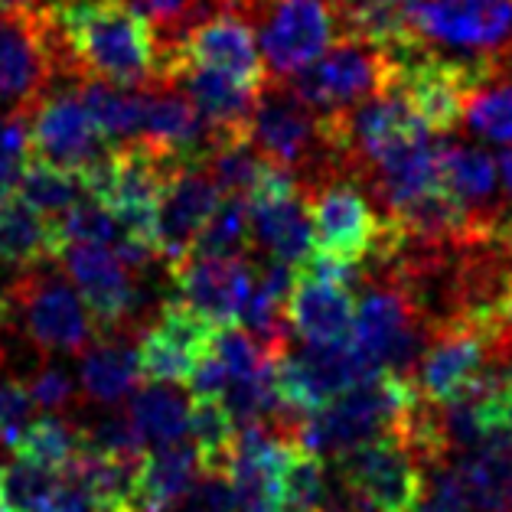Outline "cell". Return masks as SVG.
Returning <instances> with one entry per match:
<instances>
[{
  "instance_id": "25",
  "label": "cell",
  "mask_w": 512,
  "mask_h": 512,
  "mask_svg": "<svg viewBox=\"0 0 512 512\" xmlns=\"http://www.w3.org/2000/svg\"><path fill=\"white\" fill-rule=\"evenodd\" d=\"M203 470V460L193 441H173L154 447L141 460V477H137V503L151 512H170V506L190 490L193 480Z\"/></svg>"
},
{
  "instance_id": "26",
  "label": "cell",
  "mask_w": 512,
  "mask_h": 512,
  "mask_svg": "<svg viewBox=\"0 0 512 512\" xmlns=\"http://www.w3.org/2000/svg\"><path fill=\"white\" fill-rule=\"evenodd\" d=\"M128 418L141 434L144 447L183 441L193 421V392L180 389V385L151 382L131 395Z\"/></svg>"
},
{
  "instance_id": "24",
  "label": "cell",
  "mask_w": 512,
  "mask_h": 512,
  "mask_svg": "<svg viewBox=\"0 0 512 512\" xmlns=\"http://www.w3.org/2000/svg\"><path fill=\"white\" fill-rule=\"evenodd\" d=\"M464 128L486 144L512 147V59L486 62L464 98Z\"/></svg>"
},
{
  "instance_id": "29",
  "label": "cell",
  "mask_w": 512,
  "mask_h": 512,
  "mask_svg": "<svg viewBox=\"0 0 512 512\" xmlns=\"http://www.w3.org/2000/svg\"><path fill=\"white\" fill-rule=\"evenodd\" d=\"M62 473L27 460L0 464V506L4 512H53Z\"/></svg>"
},
{
  "instance_id": "41",
  "label": "cell",
  "mask_w": 512,
  "mask_h": 512,
  "mask_svg": "<svg viewBox=\"0 0 512 512\" xmlns=\"http://www.w3.org/2000/svg\"><path fill=\"white\" fill-rule=\"evenodd\" d=\"M506 336H509V343H512V320H506Z\"/></svg>"
},
{
  "instance_id": "21",
  "label": "cell",
  "mask_w": 512,
  "mask_h": 512,
  "mask_svg": "<svg viewBox=\"0 0 512 512\" xmlns=\"http://www.w3.org/2000/svg\"><path fill=\"white\" fill-rule=\"evenodd\" d=\"M141 379V356L128 336H102L82 353L79 392L85 405L115 408L137 392Z\"/></svg>"
},
{
  "instance_id": "18",
  "label": "cell",
  "mask_w": 512,
  "mask_h": 512,
  "mask_svg": "<svg viewBox=\"0 0 512 512\" xmlns=\"http://www.w3.org/2000/svg\"><path fill=\"white\" fill-rule=\"evenodd\" d=\"M177 301L193 307L216 327H235L255 291L248 255H190L170 268Z\"/></svg>"
},
{
  "instance_id": "36",
  "label": "cell",
  "mask_w": 512,
  "mask_h": 512,
  "mask_svg": "<svg viewBox=\"0 0 512 512\" xmlns=\"http://www.w3.org/2000/svg\"><path fill=\"white\" fill-rule=\"evenodd\" d=\"M30 385V395L40 411L46 415H62L72 402H76V392L79 385L72 382V376L66 369L53 366V362H43V366L33 369V376L27 379Z\"/></svg>"
},
{
  "instance_id": "35",
  "label": "cell",
  "mask_w": 512,
  "mask_h": 512,
  "mask_svg": "<svg viewBox=\"0 0 512 512\" xmlns=\"http://www.w3.org/2000/svg\"><path fill=\"white\" fill-rule=\"evenodd\" d=\"M170 512H239L235 490L226 470H199V477L186 490Z\"/></svg>"
},
{
  "instance_id": "38",
  "label": "cell",
  "mask_w": 512,
  "mask_h": 512,
  "mask_svg": "<svg viewBox=\"0 0 512 512\" xmlns=\"http://www.w3.org/2000/svg\"><path fill=\"white\" fill-rule=\"evenodd\" d=\"M23 10H40V0H0V14H23Z\"/></svg>"
},
{
  "instance_id": "5",
  "label": "cell",
  "mask_w": 512,
  "mask_h": 512,
  "mask_svg": "<svg viewBox=\"0 0 512 512\" xmlns=\"http://www.w3.org/2000/svg\"><path fill=\"white\" fill-rule=\"evenodd\" d=\"M261 43L268 82L301 76L343 33L340 0H229Z\"/></svg>"
},
{
  "instance_id": "33",
  "label": "cell",
  "mask_w": 512,
  "mask_h": 512,
  "mask_svg": "<svg viewBox=\"0 0 512 512\" xmlns=\"http://www.w3.org/2000/svg\"><path fill=\"white\" fill-rule=\"evenodd\" d=\"M85 444L95 447V451L111 454V457H144V441L137 428L131 424L128 411H111V415H102L89 428H82Z\"/></svg>"
},
{
  "instance_id": "31",
  "label": "cell",
  "mask_w": 512,
  "mask_h": 512,
  "mask_svg": "<svg viewBox=\"0 0 512 512\" xmlns=\"http://www.w3.org/2000/svg\"><path fill=\"white\" fill-rule=\"evenodd\" d=\"M252 252V206L248 196H222L206 222L193 255H245Z\"/></svg>"
},
{
  "instance_id": "34",
  "label": "cell",
  "mask_w": 512,
  "mask_h": 512,
  "mask_svg": "<svg viewBox=\"0 0 512 512\" xmlns=\"http://www.w3.org/2000/svg\"><path fill=\"white\" fill-rule=\"evenodd\" d=\"M33 411H36V402L30 395L27 379L0 376V444L14 451V444L23 437V431L36 421Z\"/></svg>"
},
{
  "instance_id": "23",
  "label": "cell",
  "mask_w": 512,
  "mask_h": 512,
  "mask_svg": "<svg viewBox=\"0 0 512 512\" xmlns=\"http://www.w3.org/2000/svg\"><path fill=\"white\" fill-rule=\"evenodd\" d=\"M467 486L473 512H512V441L490 437L451 457Z\"/></svg>"
},
{
  "instance_id": "8",
  "label": "cell",
  "mask_w": 512,
  "mask_h": 512,
  "mask_svg": "<svg viewBox=\"0 0 512 512\" xmlns=\"http://www.w3.org/2000/svg\"><path fill=\"white\" fill-rule=\"evenodd\" d=\"M503 323L451 317L441 320L418 359L411 382L431 405H451L467 398L490 369Z\"/></svg>"
},
{
  "instance_id": "17",
  "label": "cell",
  "mask_w": 512,
  "mask_h": 512,
  "mask_svg": "<svg viewBox=\"0 0 512 512\" xmlns=\"http://www.w3.org/2000/svg\"><path fill=\"white\" fill-rule=\"evenodd\" d=\"M219 203L222 190L212 180L206 160H186L170 170L157 206V255L167 271L193 255L199 235Z\"/></svg>"
},
{
  "instance_id": "16",
  "label": "cell",
  "mask_w": 512,
  "mask_h": 512,
  "mask_svg": "<svg viewBox=\"0 0 512 512\" xmlns=\"http://www.w3.org/2000/svg\"><path fill=\"white\" fill-rule=\"evenodd\" d=\"M252 206V248L268 261H284L301 268L314 255V229H310L307 203L291 173L268 167L265 177L248 196Z\"/></svg>"
},
{
  "instance_id": "22",
  "label": "cell",
  "mask_w": 512,
  "mask_h": 512,
  "mask_svg": "<svg viewBox=\"0 0 512 512\" xmlns=\"http://www.w3.org/2000/svg\"><path fill=\"white\" fill-rule=\"evenodd\" d=\"M62 242L53 219L36 212L14 193L0 203V265L14 271H33L49 261H59Z\"/></svg>"
},
{
  "instance_id": "32",
  "label": "cell",
  "mask_w": 512,
  "mask_h": 512,
  "mask_svg": "<svg viewBox=\"0 0 512 512\" xmlns=\"http://www.w3.org/2000/svg\"><path fill=\"white\" fill-rule=\"evenodd\" d=\"M53 226H56V235H59L62 248L72 245V242H89V245L115 248L124 239L121 222L111 216V212L102 203H95V199H82V203H76L69 212H62L59 219H53Z\"/></svg>"
},
{
  "instance_id": "2",
  "label": "cell",
  "mask_w": 512,
  "mask_h": 512,
  "mask_svg": "<svg viewBox=\"0 0 512 512\" xmlns=\"http://www.w3.org/2000/svg\"><path fill=\"white\" fill-rule=\"evenodd\" d=\"M421 402L415 382L398 372H379L376 379L359 382L349 392L336 395L314 415L301 418L294 441L304 451L323 457H340L379 437H392L405 415Z\"/></svg>"
},
{
  "instance_id": "6",
  "label": "cell",
  "mask_w": 512,
  "mask_h": 512,
  "mask_svg": "<svg viewBox=\"0 0 512 512\" xmlns=\"http://www.w3.org/2000/svg\"><path fill=\"white\" fill-rule=\"evenodd\" d=\"M402 23L418 46L460 62L512 53V0H402Z\"/></svg>"
},
{
  "instance_id": "7",
  "label": "cell",
  "mask_w": 512,
  "mask_h": 512,
  "mask_svg": "<svg viewBox=\"0 0 512 512\" xmlns=\"http://www.w3.org/2000/svg\"><path fill=\"white\" fill-rule=\"evenodd\" d=\"M281 85H287V92L307 108L333 115V111H346L372 95L389 92L392 53L366 36L340 33L314 66Z\"/></svg>"
},
{
  "instance_id": "30",
  "label": "cell",
  "mask_w": 512,
  "mask_h": 512,
  "mask_svg": "<svg viewBox=\"0 0 512 512\" xmlns=\"http://www.w3.org/2000/svg\"><path fill=\"white\" fill-rule=\"evenodd\" d=\"M157 33L160 56L173 49L193 27H199L212 14L229 7V0H128Z\"/></svg>"
},
{
  "instance_id": "13",
  "label": "cell",
  "mask_w": 512,
  "mask_h": 512,
  "mask_svg": "<svg viewBox=\"0 0 512 512\" xmlns=\"http://www.w3.org/2000/svg\"><path fill=\"white\" fill-rule=\"evenodd\" d=\"M219 327L177 297L160 304L157 317L137 336V356L147 382L190 385L196 369L209 359Z\"/></svg>"
},
{
  "instance_id": "19",
  "label": "cell",
  "mask_w": 512,
  "mask_h": 512,
  "mask_svg": "<svg viewBox=\"0 0 512 512\" xmlns=\"http://www.w3.org/2000/svg\"><path fill=\"white\" fill-rule=\"evenodd\" d=\"M164 82L180 85L196 102L199 115H203L212 134V147L248 141L252 118L258 111V98L265 89H252V85L232 82L226 76H216V72H203V69H180Z\"/></svg>"
},
{
  "instance_id": "1",
  "label": "cell",
  "mask_w": 512,
  "mask_h": 512,
  "mask_svg": "<svg viewBox=\"0 0 512 512\" xmlns=\"http://www.w3.org/2000/svg\"><path fill=\"white\" fill-rule=\"evenodd\" d=\"M72 79H102L121 89L160 82V43L154 27L128 0H49Z\"/></svg>"
},
{
  "instance_id": "12",
  "label": "cell",
  "mask_w": 512,
  "mask_h": 512,
  "mask_svg": "<svg viewBox=\"0 0 512 512\" xmlns=\"http://www.w3.org/2000/svg\"><path fill=\"white\" fill-rule=\"evenodd\" d=\"M336 477L362 506L376 512H411L421 496L424 467L392 434L336 457Z\"/></svg>"
},
{
  "instance_id": "9",
  "label": "cell",
  "mask_w": 512,
  "mask_h": 512,
  "mask_svg": "<svg viewBox=\"0 0 512 512\" xmlns=\"http://www.w3.org/2000/svg\"><path fill=\"white\" fill-rule=\"evenodd\" d=\"M56 76L69 69L46 10L0 14V111H33Z\"/></svg>"
},
{
  "instance_id": "37",
  "label": "cell",
  "mask_w": 512,
  "mask_h": 512,
  "mask_svg": "<svg viewBox=\"0 0 512 512\" xmlns=\"http://www.w3.org/2000/svg\"><path fill=\"white\" fill-rule=\"evenodd\" d=\"M499 180H503V193H506L509 206H512V147L503 157H499Z\"/></svg>"
},
{
  "instance_id": "14",
  "label": "cell",
  "mask_w": 512,
  "mask_h": 512,
  "mask_svg": "<svg viewBox=\"0 0 512 512\" xmlns=\"http://www.w3.org/2000/svg\"><path fill=\"white\" fill-rule=\"evenodd\" d=\"M437 186L480 239H496L512 212L499 180V160L483 147L451 141V134L437 137Z\"/></svg>"
},
{
  "instance_id": "3",
  "label": "cell",
  "mask_w": 512,
  "mask_h": 512,
  "mask_svg": "<svg viewBox=\"0 0 512 512\" xmlns=\"http://www.w3.org/2000/svg\"><path fill=\"white\" fill-rule=\"evenodd\" d=\"M7 330H20L36 353L82 356L92 343L102 340V330L85 307L76 284H69L56 268L23 271L14 284L0 291Z\"/></svg>"
},
{
  "instance_id": "43",
  "label": "cell",
  "mask_w": 512,
  "mask_h": 512,
  "mask_svg": "<svg viewBox=\"0 0 512 512\" xmlns=\"http://www.w3.org/2000/svg\"><path fill=\"white\" fill-rule=\"evenodd\" d=\"M506 59H512V53H509V56H506Z\"/></svg>"
},
{
  "instance_id": "20",
  "label": "cell",
  "mask_w": 512,
  "mask_h": 512,
  "mask_svg": "<svg viewBox=\"0 0 512 512\" xmlns=\"http://www.w3.org/2000/svg\"><path fill=\"white\" fill-rule=\"evenodd\" d=\"M287 320L294 336L310 346L346 343L356 323V287L297 274L291 301H287Z\"/></svg>"
},
{
  "instance_id": "40",
  "label": "cell",
  "mask_w": 512,
  "mask_h": 512,
  "mask_svg": "<svg viewBox=\"0 0 512 512\" xmlns=\"http://www.w3.org/2000/svg\"><path fill=\"white\" fill-rule=\"evenodd\" d=\"M7 333V323H4V304H0V336ZM4 359H7V349L4 343H0V369H4Z\"/></svg>"
},
{
  "instance_id": "28",
  "label": "cell",
  "mask_w": 512,
  "mask_h": 512,
  "mask_svg": "<svg viewBox=\"0 0 512 512\" xmlns=\"http://www.w3.org/2000/svg\"><path fill=\"white\" fill-rule=\"evenodd\" d=\"M85 437L82 428L76 421L62 418V415H46V418H36L23 437L14 444V454L17 460H27V464L36 467H49V470H66L69 460L82 451Z\"/></svg>"
},
{
  "instance_id": "11",
  "label": "cell",
  "mask_w": 512,
  "mask_h": 512,
  "mask_svg": "<svg viewBox=\"0 0 512 512\" xmlns=\"http://www.w3.org/2000/svg\"><path fill=\"white\" fill-rule=\"evenodd\" d=\"M180 69H203L232 82L265 89L268 69L255 46V30L235 10H219L160 56V82Z\"/></svg>"
},
{
  "instance_id": "42",
  "label": "cell",
  "mask_w": 512,
  "mask_h": 512,
  "mask_svg": "<svg viewBox=\"0 0 512 512\" xmlns=\"http://www.w3.org/2000/svg\"><path fill=\"white\" fill-rule=\"evenodd\" d=\"M372 4H398V0H372Z\"/></svg>"
},
{
  "instance_id": "4",
  "label": "cell",
  "mask_w": 512,
  "mask_h": 512,
  "mask_svg": "<svg viewBox=\"0 0 512 512\" xmlns=\"http://www.w3.org/2000/svg\"><path fill=\"white\" fill-rule=\"evenodd\" d=\"M301 193L310 229H314V255L362 265V261H385L402 252V226L382 216L359 183L333 177L301 186Z\"/></svg>"
},
{
  "instance_id": "27",
  "label": "cell",
  "mask_w": 512,
  "mask_h": 512,
  "mask_svg": "<svg viewBox=\"0 0 512 512\" xmlns=\"http://www.w3.org/2000/svg\"><path fill=\"white\" fill-rule=\"evenodd\" d=\"M17 196L23 203H30L36 212H43L46 219H59L62 212H69L76 203H82V199H89L79 173L46 164L40 157H33L27 170H23Z\"/></svg>"
},
{
  "instance_id": "15",
  "label": "cell",
  "mask_w": 512,
  "mask_h": 512,
  "mask_svg": "<svg viewBox=\"0 0 512 512\" xmlns=\"http://www.w3.org/2000/svg\"><path fill=\"white\" fill-rule=\"evenodd\" d=\"M30 137L33 157L79 177L111 151V141L85 108L79 89L46 92L30 111Z\"/></svg>"
},
{
  "instance_id": "39",
  "label": "cell",
  "mask_w": 512,
  "mask_h": 512,
  "mask_svg": "<svg viewBox=\"0 0 512 512\" xmlns=\"http://www.w3.org/2000/svg\"><path fill=\"white\" fill-rule=\"evenodd\" d=\"M14 193H17V183L0 173V203H7V199L14 196Z\"/></svg>"
},
{
  "instance_id": "10",
  "label": "cell",
  "mask_w": 512,
  "mask_h": 512,
  "mask_svg": "<svg viewBox=\"0 0 512 512\" xmlns=\"http://www.w3.org/2000/svg\"><path fill=\"white\" fill-rule=\"evenodd\" d=\"M62 271L76 284L85 307L92 310L102 336H128L147 327L141 323V284L134 278V268L111 252L108 245L72 242L59 255Z\"/></svg>"
}]
</instances>
